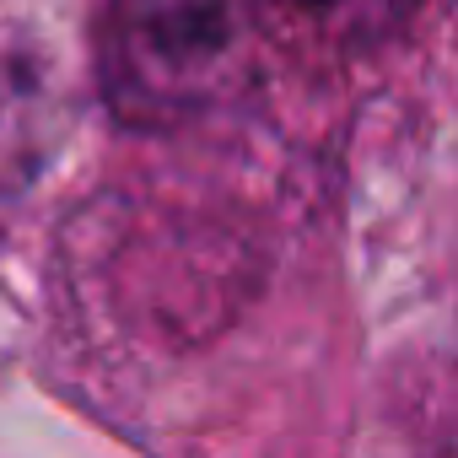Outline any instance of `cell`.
Returning <instances> with one entry per match:
<instances>
[{"mask_svg": "<svg viewBox=\"0 0 458 458\" xmlns=\"http://www.w3.org/2000/svg\"><path fill=\"white\" fill-rule=\"evenodd\" d=\"M114 65L135 103L194 108L243 71V22L233 0H119Z\"/></svg>", "mask_w": 458, "mask_h": 458, "instance_id": "cell-1", "label": "cell"}, {"mask_svg": "<svg viewBox=\"0 0 458 458\" xmlns=\"http://www.w3.org/2000/svg\"><path fill=\"white\" fill-rule=\"evenodd\" d=\"M292 6H308V12H345V17H372V22H388V17L410 12L415 0H292Z\"/></svg>", "mask_w": 458, "mask_h": 458, "instance_id": "cell-2", "label": "cell"}]
</instances>
